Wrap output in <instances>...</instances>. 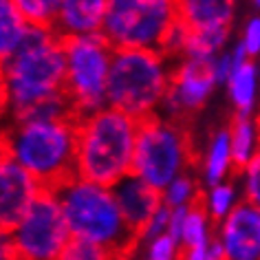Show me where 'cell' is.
Segmentation results:
<instances>
[{"instance_id": "cell-1", "label": "cell", "mask_w": 260, "mask_h": 260, "mask_svg": "<svg viewBox=\"0 0 260 260\" xmlns=\"http://www.w3.org/2000/svg\"><path fill=\"white\" fill-rule=\"evenodd\" d=\"M64 42L51 29L31 27L22 47L3 62V95L9 117L67 93Z\"/></svg>"}, {"instance_id": "cell-2", "label": "cell", "mask_w": 260, "mask_h": 260, "mask_svg": "<svg viewBox=\"0 0 260 260\" xmlns=\"http://www.w3.org/2000/svg\"><path fill=\"white\" fill-rule=\"evenodd\" d=\"M5 157L14 159L40 181L57 190L77 177V121H9L3 137Z\"/></svg>"}, {"instance_id": "cell-3", "label": "cell", "mask_w": 260, "mask_h": 260, "mask_svg": "<svg viewBox=\"0 0 260 260\" xmlns=\"http://www.w3.org/2000/svg\"><path fill=\"white\" fill-rule=\"evenodd\" d=\"M139 119L102 108L77 121V177L113 187L133 172Z\"/></svg>"}, {"instance_id": "cell-4", "label": "cell", "mask_w": 260, "mask_h": 260, "mask_svg": "<svg viewBox=\"0 0 260 260\" xmlns=\"http://www.w3.org/2000/svg\"><path fill=\"white\" fill-rule=\"evenodd\" d=\"M75 238L93 240L97 245L133 256L139 236L126 223L110 187L75 177L53 190Z\"/></svg>"}, {"instance_id": "cell-5", "label": "cell", "mask_w": 260, "mask_h": 260, "mask_svg": "<svg viewBox=\"0 0 260 260\" xmlns=\"http://www.w3.org/2000/svg\"><path fill=\"white\" fill-rule=\"evenodd\" d=\"M172 67L159 51L115 49L106 88L108 106L139 121L157 115L170 90Z\"/></svg>"}, {"instance_id": "cell-6", "label": "cell", "mask_w": 260, "mask_h": 260, "mask_svg": "<svg viewBox=\"0 0 260 260\" xmlns=\"http://www.w3.org/2000/svg\"><path fill=\"white\" fill-rule=\"evenodd\" d=\"M192 164L190 139L183 126L161 115L139 121L133 174L164 192Z\"/></svg>"}, {"instance_id": "cell-7", "label": "cell", "mask_w": 260, "mask_h": 260, "mask_svg": "<svg viewBox=\"0 0 260 260\" xmlns=\"http://www.w3.org/2000/svg\"><path fill=\"white\" fill-rule=\"evenodd\" d=\"M177 22V0H110L102 36L113 49H144L161 53Z\"/></svg>"}, {"instance_id": "cell-8", "label": "cell", "mask_w": 260, "mask_h": 260, "mask_svg": "<svg viewBox=\"0 0 260 260\" xmlns=\"http://www.w3.org/2000/svg\"><path fill=\"white\" fill-rule=\"evenodd\" d=\"M64 42L67 55V95L71 97L77 119L106 108L108 73L115 49L104 36L69 38Z\"/></svg>"}, {"instance_id": "cell-9", "label": "cell", "mask_w": 260, "mask_h": 260, "mask_svg": "<svg viewBox=\"0 0 260 260\" xmlns=\"http://www.w3.org/2000/svg\"><path fill=\"white\" fill-rule=\"evenodd\" d=\"M71 238L60 201L51 190H42L16 230L3 236V243L9 245L16 260H57Z\"/></svg>"}, {"instance_id": "cell-10", "label": "cell", "mask_w": 260, "mask_h": 260, "mask_svg": "<svg viewBox=\"0 0 260 260\" xmlns=\"http://www.w3.org/2000/svg\"><path fill=\"white\" fill-rule=\"evenodd\" d=\"M216 86V80L212 64L194 62V60H179L172 67V82L164 104H161V117L170 121L181 123V119L199 113L210 102Z\"/></svg>"}, {"instance_id": "cell-11", "label": "cell", "mask_w": 260, "mask_h": 260, "mask_svg": "<svg viewBox=\"0 0 260 260\" xmlns=\"http://www.w3.org/2000/svg\"><path fill=\"white\" fill-rule=\"evenodd\" d=\"M42 190L44 187L34 174L3 154V161H0V227H3V236L16 230V225L36 203Z\"/></svg>"}, {"instance_id": "cell-12", "label": "cell", "mask_w": 260, "mask_h": 260, "mask_svg": "<svg viewBox=\"0 0 260 260\" xmlns=\"http://www.w3.org/2000/svg\"><path fill=\"white\" fill-rule=\"evenodd\" d=\"M218 238L230 260H260V210L240 201L218 225Z\"/></svg>"}, {"instance_id": "cell-13", "label": "cell", "mask_w": 260, "mask_h": 260, "mask_svg": "<svg viewBox=\"0 0 260 260\" xmlns=\"http://www.w3.org/2000/svg\"><path fill=\"white\" fill-rule=\"evenodd\" d=\"M110 190L115 194V201L119 205L126 223L133 227V232L139 236L141 243V234L146 232L148 223L164 205V192H159L157 187L146 183L144 179H139L133 172L121 181H117Z\"/></svg>"}, {"instance_id": "cell-14", "label": "cell", "mask_w": 260, "mask_h": 260, "mask_svg": "<svg viewBox=\"0 0 260 260\" xmlns=\"http://www.w3.org/2000/svg\"><path fill=\"white\" fill-rule=\"evenodd\" d=\"M108 7L110 0H60V11L53 27L55 36L60 40L102 36Z\"/></svg>"}, {"instance_id": "cell-15", "label": "cell", "mask_w": 260, "mask_h": 260, "mask_svg": "<svg viewBox=\"0 0 260 260\" xmlns=\"http://www.w3.org/2000/svg\"><path fill=\"white\" fill-rule=\"evenodd\" d=\"M238 0H177L179 22L187 31H232Z\"/></svg>"}, {"instance_id": "cell-16", "label": "cell", "mask_w": 260, "mask_h": 260, "mask_svg": "<svg viewBox=\"0 0 260 260\" xmlns=\"http://www.w3.org/2000/svg\"><path fill=\"white\" fill-rule=\"evenodd\" d=\"M225 88L234 106V115L256 117L260 108V64L256 60H247L234 71Z\"/></svg>"}, {"instance_id": "cell-17", "label": "cell", "mask_w": 260, "mask_h": 260, "mask_svg": "<svg viewBox=\"0 0 260 260\" xmlns=\"http://www.w3.org/2000/svg\"><path fill=\"white\" fill-rule=\"evenodd\" d=\"M234 170V154H232V135L230 126H220L212 133L203 154V170L201 181L205 187H214L223 183Z\"/></svg>"}, {"instance_id": "cell-18", "label": "cell", "mask_w": 260, "mask_h": 260, "mask_svg": "<svg viewBox=\"0 0 260 260\" xmlns=\"http://www.w3.org/2000/svg\"><path fill=\"white\" fill-rule=\"evenodd\" d=\"M232 154H234V170H243L253 161L260 152V126L256 117H240L234 115L232 126Z\"/></svg>"}, {"instance_id": "cell-19", "label": "cell", "mask_w": 260, "mask_h": 260, "mask_svg": "<svg viewBox=\"0 0 260 260\" xmlns=\"http://www.w3.org/2000/svg\"><path fill=\"white\" fill-rule=\"evenodd\" d=\"M230 40V31H187L181 60L214 64L223 55Z\"/></svg>"}, {"instance_id": "cell-20", "label": "cell", "mask_w": 260, "mask_h": 260, "mask_svg": "<svg viewBox=\"0 0 260 260\" xmlns=\"http://www.w3.org/2000/svg\"><path fill=\"white\" fill-rule=\"evenodd\" d=\"M31 24L24 20L11 0H0V57L9 60L22 47Z\"/></svg>"}, {"instance_id": "cell-21", "label": "cell", "mask_w": 260, "mask_h": 260, "mask_svg": "<svg viewBox=\"0 0 260 260\" xmlns=\"http://www.w3.org/2000/svg\"><path fill=\"white\" fill-rule=\"evenodd\" d=\"M238 190L232 181H223V183L207 187L203 190V197H201V203L205 205L207 214L214 223H223V220L230 216L232 210L238 205Z\"/></svg>"}, {"instance_id": "cell-22", "label": "cell", "mask_w": 260, "mask_h": 260, "mask_svg": "<svg viewBox=\"0 0 260 260\" xmlns=\"http://www.w3.org/2000/svg\"><path fill=\"white\" fill-rule=\"evenodd\" d=\"M11 3L31 27L53 31L57 11H60V0H11Z\"/></svg>"}, {"instance_id": "cell-23", "label": "cell", "mask_w": 260, "mask_h": 260, "mask_svg": "<svg viewBox=\"0 0 260 260\" xmlns=\"http://www.w3.org/2000/svg\"><path fill=\"white\" fill-rule=\"evenodd\" d=\"M201 194H203V190H201L199 181L194 179L190 172H185V174H181L179 179H174L164 190V205H168L170 210L192 207L201 199Z\"/></svg>"}, {"instance_id": "cell-24", "label": "cell", "mask_w": 260, "mask_h": 260, "mask_svg": "<svg viewBox=\"0 0 260 260\" xmlns=\"http://www.w3.org/2000/svg\"><path fill=\"white\" fill-rule=\"evenodd\" d=\"M240 185H243V201L260 210V152L249 166L240 170Z\"/></svg>"}, {"instance_id": "cell-25", "label": "cell", "mask_w": 260, "mask_h": 260, "mask_svg": "<svg viewBox=\"0 0 260 260\" xmlns=\"http://www.w3.org/2000/svg\"><path fill=\"white\" fill-rule=\"evenodd\" d=\"M240 42H243V47L247 51V55H249V60H260V14L251 16L249 20L245 22L243 27V34L238 38Z\"/></svg>"}, {"instance_id": "cell-26", "label": "cell", "mask_w": 260, "mask_h": 260, "mask_svg": "<svg viewBox=\"0 0 260 260\" xmlns=\"http://www.w3.org/2000/svg\"><path fill=\"white\" fill-rule=\"evenodd\" d=\"M170 216H172L170 207L161 205V210L154 214L152 220L146 227V232L141 234V240H146V243H152L154 238H159V236H164V234H168V227H170Z\"/></svg>"}, {"instance_id": "cell-27", "label": "cell", "mask_w": 260, "mask_h": 260, "mask_svg": "<svg viewBox=\"0 0 260 260\" xmlns=\"http://www.w3.org/2000/svg\"><path fill=\"white\" fill-rule=\"evenodd\" d=\"M205 260H230V256H227V251H225V247L220 243L218 236H212L210 245H207V258Z\"/></svg>"}, {"instance_id": "cell-28", "label": "cell", "mask_w": 260, "mask_h": 260, "mask_svg": "<svg viewBox=\"0 0 260 260\" xmlns=\"http://www.w3.org/2000/svg\"><path fill=\"white\" fill-rule=\"evenodd\" d=\"M251 5H253V7H256L258 11H260V0H251Z\"/></svg>"}, {"instance_id": "cell-29", "label": "cell", "mask_w": 260, "mask_h": 260, "mask_svg": "<svg viewBox=\"0 0 260 260\" xmlns=\"http://www.w3.org/2000/svg\"><path fill=\"white\" fill-rule=\"evenodd\" d=\"M256 119H258V126H260V108H258V115H256Z\"/></svg>"}]
</instances>
